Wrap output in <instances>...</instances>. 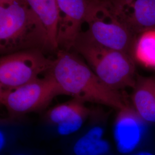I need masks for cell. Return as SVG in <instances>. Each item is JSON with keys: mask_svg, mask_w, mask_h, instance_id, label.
I'll use <instances>...</instances> for the list:
<instances>
[{"mask_svg": "<svg viewBox=\"0 0 155 155\" xmlns=\"http://www.w3.org/2000/svg\"><path fill=\"white\" fill-rule=\"evenodd\" d=\"M90 113V109L87 107L68 120L56 126L57 133L62 136H66L77 132L83 126Z\"/></svg>", "mask_w": 155, "mask_h": 155, "instance_id": "cell-15", "label": "cell"}, {"mask_svg": "<svg viewBox=\"0 0 155 155\" xmlns=\"http://www.w3.org/2000/svg\"><path fill=\"white\" fill-rule=\"evenodd\" d=\"M7 138L6 136L5 133L4 131L1 130L0 132V150L2 152L3 150L5 149L6 145L7 143Z\"/></svg>", "mask_w": 155, "mask_h": 155, "instance_id": "cell-16", "label": "cell"}, {"mask_svg": "<svg viewBox=\"0 0 155 155\" xmlns=\"http://www.w3.org/2000/svg\"><path fill=\"white\" fill-rule=\"evenodd\" d=\"M14 1H15V0H0V4H9V3H11Z\"/></svg>", "mask_w": 155, "mask_h": 155, "instance_id": "cell-18", "label": "cell"}, {"mask_svg": "<svg viewBox=\"0 0 155 155\" xmlns=\"http://www.w3.org/2000/svg\"><path fill=\"white\" fill-rule=\"evenodd\" d=\"M53 60L39 49L22 50L0 59V89H11L29 83L49 71Z\"/></svg>", "mask_w": 155, "mask_h": 155, "instance_id": "cell-6", "label": "cell"}, {"mask_svg": "<svg viewBox=\"0 0 155 155\" xmlns=\"http://www.w3.org/2000/svg\"><path fill=\"white\" fill-rule=\"evenodd\" d=\"M91 1H104V0H90Z\"/></svg>", "mask_w": 155, "mask_h": 155, "instance_id": "cell-20", "label": "cell"}, {"mask_svg": "<svg viewBox=\"0 0 155 155\" xmlns=\"http://www.w3.org/2000/svg\"><path fill=\"white\" fill-rule=\"evenodd\" d=\"M15 155H28L27 154H25V153H18Z\"/></svg>", "mask_w": 155, "mask_h": 155, "instance_id": "cell-19", "label": "cell"}, {"mask_svg": "<svg viewBox=\"0 0 155 155\" xmlns=\"http://www.w3.org/2000/svg\"><path fill=\"white\" fill-rule=\"evenodd\" d=\"M57 2L59 9L58 48L70 51L74 48L81 32L89 0H57Z\"/></svg>", "mask_w": 155, "mask_h": 155, "instance_id": "cell-7", "label": "cell"}, {"mask_svg": "<svg viewBox=\"0 0 155 155\" xmlns=\"http://www.w3.org/2000/svg\"><path fill=\"white\" fill-rule=\"evenodd\" d=\"M132 56L144 66L155 69V29L146 31L136 38Z\"/></svg>", "mask_w": 155, "mask_h": 155, "instance_id": "cell-13", "label": "cell"}, {"mask_svg": "<svg viewBox=\"0 0 155 155\" xmlns=\"http://www.w3.org/2000/svg\"><path fill=\"white\" fill-rule=\"evenodd\" d=\"M31 49L51 50L42 23L24 0L0 4L1 53Z\"/></svg>", "mask_w": 155, "mask_h": 155, "instance_id": "cell-2", "label": "cell"}, {"mask_svg": "<svg viewBox=\"0 0 155 155\" xmlns=\"http://www.w3.org/2000/svg\"><path fill=\"white\" fill-rule=\"evenodd\" d=\"M104 130L100 127L89 129L75 142L74 155H106L110 150L109 143L103 138Z\"/></svg>", "mask_w": 155, "mask_h": 155, "instance_id": "cell-12", "label": "cell"}, {"mask_svg": "<svg viewBox=\"0 0 155 155\" xmlns=\"http://www.w3.org/2000/svg\"><path fill=\"white\" fill-rule=\"evenodd\" d=\"M137 36L155 29V0H104Z\"/></svg>", "mask_w": 155, "mask_h": 155, "instance_id": "cell-8", "label": "cell"}, {"mask_svg": "<svg viewBox=\"0 0 155 155\" xmlns=\"http://www.w3.org/2000/svg\"><path fill=\"white\" fill-rule=\"evenodd\" d=\"M86 107L84 102L74 98L50 109L45 114V120L50 124L57 126L68 120Z\"/></svg>", "mask_w": 155, "mask_h": 155, "instance_id": "cell-14", "label": "cell"}, {"mask_svg": "<svg viewBox=\"0 0 155 155\" xmlns=\"http://www.w3.org/2000/svg\"><path fill=\"white\" fill-rule=\"evenodd\" d=\"M118 111L113 131L117 150L123 155H131L142 141L143 120L129 106Z\"/></svg>", "mask_w": 155, "mask_h": 155, "instance_id": "cell-9", "label": "cell"}, {"mask_svg": "<svg viewBox=\"0 0 155 155\" xmlns=\"http://www.w3.org/2000/svg\"><path fill=\"white\" fill-rule=\"evenodd\" d=\"M133 109L145 121L155 122V79L141 78L132 95Z\"/></svg>", "mask_w": 155, "mask_h": 155, "instance_id": "cell-10", "label": "cell"}, {"mask_svg": "<svg viewBox=\"0 0 155 155\" xmlns=\"http://www.w3.org/2000/svg\"><path fill=\"white\" fill-rule=\"evenodd\" d=\"M43 25L51 50H58L57 33L59 9L57 0H24Z\"/></svg>", "mask_w": 155, "mask_h": 155, "instance_id": "cell-11", "label": "cell"}, {"mask_svg": "<svg viewBox=\"0 0 155 155\" xmlns=\"http://www.w3.org/2000/svg\"><path fill=\"white\" fill-rule=\"evenodd\" d=\"M84 26L86 28L82 30L79 36L102 47L132 56L136 36L121 22L105 1L89 0Z\"/></svg>", "mask_w": 155, "mask_h": 155, "instance_id": "cell-4", "label": "cell"}, {"mask_svg": "<svg viewBox=\"0 0 155 155\" xmlns=\"http://www.w3.org/2000/svg\"><path fill=\"white\" fill-rule=\"evenodd\" d=\"M130 155H155V152L150 150H136Z\"/></svg>", "mask_w": 155, "mask_h": 155, "instance_id": "cell-17", "label": "cell"}, {"mask_svg": "<svg viewBox=\"0 0 155 155\" xmlns=\"http://www.w3.org/2000/svg\"><path fill=\"white\" fill-rule=\"evenodd\" d=\"M74 48L100 79L113 90L134 87L135 66L132 56L111 50L79 36Z\"/></svg>", "mask_w": 155, "mask_h": 155, "instance_id": "cell-3", "label": "cell"}, {"mask_svg": "<svg viewBox=\"0 0 155 155\" xmlns=\"http://www.w3.org/2000/svg\"><path fill=\"white\" fill-rule=\"evenodd\" d=\"M48 73L65 95L83 102L97 103L118 110L127 105L118 91L110 88L91 69L86 61L70 51L58 50Z\"/></svg>", "mask_w": 155, "mask_h": 155, "instance_id": "cell-1", "label": "cell"}, {"mask_svg": "<svg viewBox=\"0 0 155 155\" xmlns=\"http://www.w3.org/2000/svg\"><path fill=\"white\" fill-rule=\"evenodd\" d=\"M60 95L65 94L48 73L14 89H0V102L11 116H20L45 109Z\"/></svg>", "mask_w": 155, "mask_h": 155, "instance_id": "cell-5", "label": "cell"}]
</instances>
